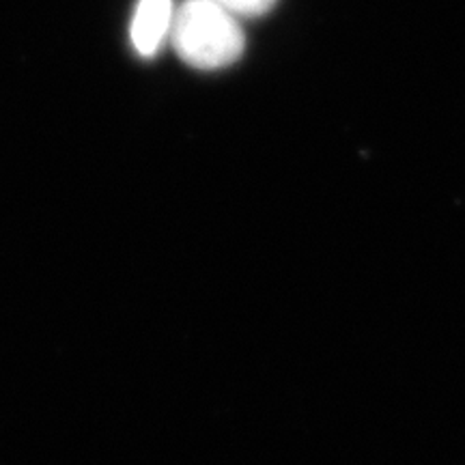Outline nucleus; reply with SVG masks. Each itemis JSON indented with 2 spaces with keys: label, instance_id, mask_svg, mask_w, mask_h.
Wrapping results in <instances>:
<instances>
[{
  "label": "nucleus",
  "instance_id": "nucleus-3",
  "mask_svg": "<svg viewBox=\"0 0 465 465\" xmlns=\"http://www.w3.org/2000/svg\"><path fill=\"white\" fill-rule=\"evenodd\" d=\"M220 7H224L232 15H263L276 5V0H216Z\"/></svg>",
  "mask_w": 465,
  "mask_h": 465
},
{
  "label": "nucleus",
  "instance_id": "nucleus-2",
  "mask_svg": "<svg viewBox=\"0 0 465 465\" xmlns=\"http://www.w3.org/2000/svg\"><path fill=\"white\" fill-rule=\"evenodd\" d=\"M173 0H138L132 20V44L141 56L158 54L173 26Z\"/></svg>",
  "mask_w": 465,
  "mask_h": 465
},
{
  "label": "nucleus",
  "instance_id": "nucleus-1",
  "mask_svg": "<svg viewBox=\"0 0 465 465\" xmlns=\"http://www.w3.org/2000/svg\"><path fill=\"white\" fill-rule=\"evenodd\" d=\"M171 37L182 61L196 69H220L242 56L243 31L216 0H185L173 17Z\"/></svg>",
  "mask_w": 465,
  "mask_h": 465
}]
</instances>
